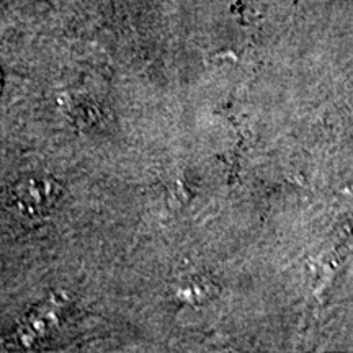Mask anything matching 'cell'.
<instances>
[{"instance_id":"6da1fadb","label":"cell","mask_w":353,"mask_h":353,"mask_svg":"<svg viewBox=\"0 0 353 353\" xmlns=\"http://www.w3.org/2000/svg\"><path fill=\"white\" fill-rule=\"evenodd\" d=\"M15 203L25 214H43L59 196V185L48 176H30L17 185Z\"/></svg>"}]
</instances>
